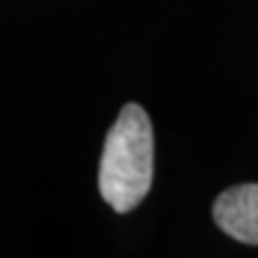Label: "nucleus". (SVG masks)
Wrapping results in <instances>:
<instances>
[{"instance_id": "nucleus-1", "label": "nucleus", "mask_w": 258, "mask_h": 258, "mask_svg": "<svg viewBox=\"0 0 258 258\" xmlns=\"http://www.w3.org/2000/svg\"><path fill=\"white\" fill-rule=\"evenodd\" d=\"M153 157L151 118L138 103H127L110 127L99 161L101 198L116 213L132 211L147 198L153 183Z\"/></svg>"}, {"instance_id": "nucleus-2", "label": "nucleus", "mask_w": 258, "mask_h": 258, "mask_svg": "<svg viewBox=\"0 0 258 258\" xmlns=\"http://www.w3.org/2000/svg\"><path fill=\"white\" fill-rule=\"evenodd\" d=\"M213 220L228 237L258 245V183H243L222 191L213 203Z\"/></svg>"}]
</instances>
